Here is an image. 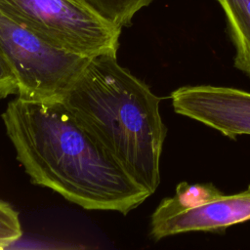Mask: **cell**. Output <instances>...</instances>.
Listing matches in <instances>:
<instances>
[{
  "label": "cell",
  "mask_w": 250,
  "mask_h": 250,
  "mask_svg": "<svg viewBox=\"0 0 250 250\" xmlns=\"http://www.w3.org/2000/svg\"><path fill=\"white\" fill-rule=\"evenodd\" d=\"M157 97L115 53L92 57L61 98L79 124L142 188L153 194L167 128Z\"/></svg>",
  "instance_id": "obj_2"
},
{
  "label": "cell",
  "mask_w": 250,
  "mask_h": 250,
  "mask_svg": "<svg viewBox=\"0 0 250 250\" xmlns=\"http://www.w3.org/2000/svg\"><path fill=\"white\" fill-rule=\"evenodd\" d=\"M174 111L236 140L250 135V93L231 87L196 85L174 90Z\"/></svg>",
  "instance_id": "obj_5"
},
{
  "label": "cell",
  "mask_w": 250,
  "mask_h": 250,
  "mask_svg": "<svg viewBox=\"0 0 250 250\" xmlns=\"http://www.w3.org/2000/svg\"><path fill=\"white\" fill-rule=\"evenodd\" d=\"M2 120L31 183L87 210L128 214L151 194L79 124L61 99L11 101Z\"/></svg>",
  "instance_id": "obj_1"
},
{
  "label": "cell",
  "mask_w": 250,
  "mask_h": 250,
  "mask_svg": "<svg viewBox=\"0 0 250 250\" xmlns=\"http://www.w3.org/2000/svg\"><path fill=\"white\" fill-rule=\"evenodd\" d=\"M250 220V185L243 191L224 195L204 205L161 220H150L154 240L187 231H220Z\"/></svg>",
  "instance_id": "obj_6"
},
{
  "label": "cell",
  "mask_w": 250,
  "mask_h": 250,
  "mask_svg": "<svg viewBox=\"0 0 250 250\" xmlns=\"http://www.w3.org/2000/svg\"><path fill=\"white\" fill-rule=\"evenodd\" d=\"M225 194L212 183L190 185L182 182L176 187L174 196L161 200L151 215V220H161L221 198Z\"/></svg>",
  "instance_id": "obj_8"
},
{
  "label": "cell",
  "mask_w": 250,
  "mask_h": 250,
  "mask_svg": "<svg viewBox=\"0 0 250 250\" xmlns=\"http://www.w3.org/2000/svg\"><path fill=\"white\" fill-rule=\"evenodd\" d=\"M0 52L11 68L18 97L61 99L92 57L54 46L0 12Z\"/></svg>",
  "instance_id": "obj_4"
},
{
  "label": "cell",
  "mask_w": 250,
  "mask_h": 250,
  "mask_svg": "<svg viewBox=\"0 0 250 250\" xmlns=\"http://www.w3.org/2000/svg\"><path fill=\"white\" fill-rule=\"evenodd\" d=\"M18 93L16 78L0 52V99Z\"/></svg>",
  "instance_id": "obj_11"
},
{
  "label": "cell",
  "mask_w": 250,
  "mask_h": 250,
  "mask_svg": "<svg viewBox=\"0 0 250 250\" xmlns=\"http://www.w3.org/2000/svg\"><path fill=\"white\" fill-rule=\"evenodd\" d=\"M104 21L122 29L128 26L133 17L153 0H78Z\"/></svg>",
  "instance_id": "obj_9"
},
{
  "label": "cell",
  "mask_w": 250,
  "mask_h": 250,
  "mask_svg": "<svg viewBox=\"0 0 250 250\" xmlns=\"http://www.w3.org/2000/svg\"><path fill=\"white\" fill-rule=\"evenodd\" d=\"M22 235L19 212L8 202L0 199V249L7 248Z\"/></svg>",
  "instance_id": "obj_10"
},
{
  "label": "cell",
  "mask_w": 250,
  "mask_h": 250,
  "mask_svg": "<svg viewBox=\"0 0 250 250\" xmlns=\"http://www.w3.org/2000/svg\"><path fill=\"white\" fill-rule=\"evenodd\" d=\"M227 18L234 67L250 78V0H217Z\"/></svg>",
  "instance_id": "obj_7"
},
{
  "label": "cell",
  "mask_w": 250,
  "mask_h": 250,
  "mask_svg": "<svg viewBox=\"0 0 250 250\" xmlns=\"http://www.w3.org/2000/svg\"><path fill=\"white\" fill-rule=\"evenodd\" d=\"M0 12L59 48L94 57L115 53L121 29L78 0H0Z\"/></svg>",
  "instance_id": "obj_3"
}]
</instances>
